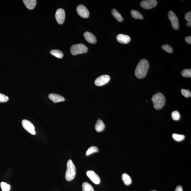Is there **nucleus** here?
I'll return each instance as SVG.
<instances>
[{
	"label": "nucleus",
	"instance_id": "f257e3e1",
	"mask_svg": "<svg viewBox=\"0 0 191 191\" xmlns=\"http://www.w3.org/2000/svg\"><path fill=\"white\" fill-rule=\"evenodd\" d=\"M149 67V64L147 60L144 59L141 60L135 69V74L136 77L139 79L145 78Z\"/></svg>",
	"mask_w": 191,
	"mask_h": 191
},
{
	"label": "nucleus",
	"instance_id": "f03ea898",
	"mask_svg": "<svg viewBox=\"0 0 191 191\" xmlns=\"http://www.w3.org/2000/svg\"><path fill=\"white\" fill-rule=\"evenodd\" d=\"M155 109L160 110L163 108L166 103V99L162 93H158L154 95L152 98Z\"/></svg>",
	"mask_w": 191,
	"mask_h": 191
},
{
	"label": "nucleus",
	"instance_id": "7ed1b4c3",
	"mask_svg": "<svg viewBox=\"0 0 191 191\" xmlns=\"http://www.w3.org/2000/svg\"><path fill=\"white\" fill-rule=\"evenodd\" d=\"M67 170L66 173L65 178L68 181L74 179L76 174V168L71 160H69L67 163Z\"/></svg>",
	"mask_w": 191,
	"mask_h": 191
},
{
	"label": "nucleus",
	"instance_id": "20e7f679",
	"mask_svg": "<svg viewBox=\"0 0 191 191\" xmlns=\"http://www.w3.org/2000/svg\"><path fill=\"white\" fill-rule=\"evenodd\" d=\"M88 48L82 44L74 45L71 47V52L73 55H76L79 54H82L87 52Z\"/></svg>",
	"mask_w": 191,
	"mask_h": 191
},
{
	"label": "nucleus",
	"instance_id": "39448f33",
	"mask_svg": "<svg viewBox=\"0 0 191 191\" xmlns=\"http://www.w3.org/2000/svg\"><path fill=\"white\" fill-rule=\"evenodd\" d=\"M168 17L171 22L172 28L174 30H178L179 28V20L177 16L172 11L168 12Z\"/></svg>",
	"mask_w": 191,
	"mask_h": 191
},
{
	"label": "nucleus",
	"instance_id": "423d86ee",
	"mask_svg": "<svg viewBox=\"0 0 191 191\" xmlns=\"http://www.w3.org/2000/svg\"><path fill=\"white\" fill-rule=\"evenodd\" d=\"M22 125L24 129L32 135L36 134L34 125L32 122L27 120H23L22 122Z\"/></svg>",
	"mask_w": 191,
	"mask_h": 191
},
{
	"label": "nucleus",
	"instance_id": "0eeeda50",
	"mask_svg": "<svg viewBox=\"0 0 191 191\" xmlns=\"http://www.w3.org/2000/svg\"><path fill=\"white\" fill-rule=\"evenodd\" d=\"M157 2L155 0H146L141 1L140 5L145 9H150L154 8L157 5Z\"/></svg>",
	"mask_w": 191,
	"mask_h": 191
},
{
	"label": "nucleus",
	"instance_id": "6e6552de",
	"mask_svg": "<svg viewBox=\"0 0 191 191\" xmlns=\"http://www.w3.org/2000/svg\"><path fill=\"white\" fill-rule=\"evenodd\" d=\"M111 79L109 76L107 75H102L97 78L95 80V84L97 86H102L107 84Z\"/></svg>",
	"mask_w": 191,
	"mask_h": 191
},
{
	"label": "nucleus",
	"instance_id": "1a4fd4ad",
	"mask_svg": "<svg viewBox=\"0 0 191 191\" xmlns=\"http://www.w3.org/2000/svg\"><path fill=\"white\" fill-rule=\"evenodd\" d=\"M65 13L63 9H59L57 10L55 18L57 22L60 25L63 24L65 21Z\"/></svg>",
	"mask_w": 191,
	"mask_h": 191
},
{
	"label": "nucleus",
	"instance_id": "9d476101",
	"mask_svg": "<svg viewBox=\"0 0 191 191\" xmlns=\"http://www.w3.org/2000/svg\"><path fill=\"white\" fill-rule=\"evenodd\" d=\"M77 11L80 17L83 18H87L89 16V12L87 8L82 5H79L77 8Z\"/></svg>",
	"mask_w": 191,
	"mask_h": 191
},
{
	"label": "nucleus",
	"instance_id": "9b49d317",
	"mask_svg": "<svg viewBox=\"0 0 191 191\" xmlns=\"http://www.w3.org/2000/svg\"><path fill=\"white\" fill-rule=\"evenodd\" d=\"M86 175L95 184H98L100 183L101 180L100 177L98 174L95 173L93 171H88L86 172Z\"/></svg>",
	"mask_w": 191,
	"mask_h": 191
},
{
	"label": "nucleus",
	"instance_id": "f8f14e48",
	"mask_svg": "<svg viewBox=\"0 0 191 191\" xmlns=\"http://www.w3.org/2000/svg\"><path fill=\"white\" fill-rule=\"evenodd\" d=\"M117 40L119 43L122 44H127L131 40V38L126 35L119 34L117 36Z\"/></svg>",
	"mask_w": 191,
	"mask_h": 191
},
{
	"label": "nucleus",
	"instance_id": "ddd939ff",
	"mask_svg": "<svg viewBox=\"0 0 191 191\" xmlns=\"http://www.w3.org/2000/svg\"><path fill=\"white\" fill-rule=\"evenodd\" d=\"M84 36L85 40L88 43L92 44L96 43L97 39L95 36L93 34L88 32H86L84 34Z\"/></svg>",
	"mask_w": 191,
	"mask_h": 191
},
{
	"label": "nucleus",
	"instance_id": "4468645a",
	"mask_svg": "<svg viewBox=\"0 0 191 191\" xmlns=\"http://www.w3.org/2000/svg\"><path fill=\"white\" fill-rule=\"evenodd\" d=\"M49 97L50 99L54 103H58L60 102H63L65 101V99L64 97L62 96V95L54 93H51L49 95Z\"/></svg>",
	"mask_w": 191,
	"mask_h": 191
},
{
	"label": "nucleus",
	"instance_id": "2eb2a0df",
	"mask_svg": "<svg viewBox=\"0 0 191 191\" xmlns=\"http://www.w3.org/2000/svg\"><path fill=\"white\" fill-rule=\"evenodd\" d=\"M23 1L26 7L29 10L33 9L36 5V0H23Z\"/></svg>",
	"mask_w": 191,
	"mask_h": 191
},
{
	"label": "nucleus",
	"instance_id": "dca6fc26",
	"mask_svg": "<svg viewBox=\"0 0 191 191\" xmlns=\"http://www.w3.org/2000/svg\"><path fill=\"white\" fill-rule=\"evenodd\" d=\"M105 125L104 124L103 122L100 120L99 118L98 120H97L96 123L95 125V130L97 132L100 133L104 131L105 128Z\"/></svg>",
	"mask_w": 191,
	"mask_h": 191
},
{
	"label": "nucleus",
	"instance_id": "f3484780",
	"mask_svg": "<svg viewBox=\"0 0 191 191\" xmlns=\"http://www.w3.org/2000/svg\"><path fill=\"white\" fill-rule=\"evenodd\" d=\"M112 13L113 17L119 22H122L123 21V18L121 15L120 13L117 12L115 9H114L112 10Z\"/></svg>",
	"mask_w": 191,
	"mask_h": 191
},
{
	"label": "nucleus",
	"instance_id": "a211bd4d",
	"mask_svg": "<svg viewBox=\"0 0 191 191\" xmlns=\"http://www.w3.org/2000/svg\"><path fill=\"white\" fill-rule=\"evenodd\" d=\"M122 179L125 184L127 185H130L132 182L131 177L128 174L125 173L122 174Z\"/></svg>",
	"mask_w": 191,
	"mask_h": 191
},
{
	"label": "nucleus",
	"instance_id": "6ab92c4d",
	"mask_svg": "<svg viewBox=\"0 0 191 191\" xmlns=\"http://www.w3.org/2000/svg\"><path fill=\"white\" fill-rule=\"evenodd\" d=\"M131 15L134 19L142 20L143 17L142 14L138 11L135 10H132L131 11Z\"/></svg>",
	"mask_w": 191,
	"mask_h": 191
},
{
	"label": "nucleus",
	"instance_id": "aec40b11",
	"mask_svg": "<svg viewBox=\"0 0 191 191\" xmlns=\"http://www.w3.org/2000/svg\"><path fill=\"white\" fill-rule=\"evenodd\" d=\"M50 54L58 58H62L63 56V53L62 51L58 50H51Z\"/></svg>",
	"mask_w": 191,
	"mask_h": 191
},
{
	"label": "nucleus",
	"instance_id": "412c9836",
	"mask_svg": "<svg viewBox=\"0 0 191 191\" xmlns=\"http://www.w3.org/2000/svg\"><path fill=\"white\" fill-rule=\"evenodd\" d=\"M82 190L83 191H94L92 186L87 182L82 184Z\"/></svg>",
	"mask_w": 191,
	"mask_h": 191
},
{
	"label": "nucleus",
	"instance_id": "4be33fe9",
	"mask_svg": "<svg viewBox=\"0 0 191 191\" xmlns=\"http://www.w3.org/2000/svg\"><path fill=\"white\" fill-rule=\"evenodd\" d=\"M98 151L99 150L98 148H97L96 147H91L88 149L87 151H86V156H89L91 155V154L97 153V152H98Z\"/></svg>",
	"mask_w": 191,
	"mask_h": 191
},
{
	"label": "nucleus",
	"instance_id": "5701e85b",
	"mask_svg": "<svg viewBox=\"0 0 191 191\" xmlns=\"http://www.w3.org/2000/svg\"><path fill=\"white\" fill-rule=\"evenodd\" d=\"M173 139L174 140L180 142L184 140L185 139V136L184 135H179L176 133H174L172 135Z\"/></svg>",
	"mask_w": 191,
	"mask_h": 191
},
{
	"label": "nucleus",
	"instance_id": "b1692460",
	"mask_svg": "<svg viewBox=\"0 0 191 191\" xmlns=\"http://www.w3.org/2000/svg\"><path fill=\"white\" fill-rule=\"evenodd\" d=\"M181 74L182 76L187 78H191V69H185L182 71Z\"/></svg>",
	"mask_w": 191,
	"mask_h": 191
},
{
	"label": "nucleus",
	"instance_id": "393cba45",
	"mask_svg": "<svg viewBox=\"0 0 191 191\" xmlns=\"http://www.w3.org/2000/svg\"><path fill=\"white\" fill-rule=\"evenodd\" d=\"M1 188L2 191H9L10 188V185L4 182L1 183Z\"/></svg>",
	"mask_w": 191,
	"mask_h": 191
},
{
	"label": "nucleus",
	"instance_id": "a878e982",
	"mask_svg": "<svg viewBox=\"0 0 191 191\" xmlns=\"http://www.w3.org/2000/svg\"><path fill=\"white\" fill-rule=\"evenodd\" d=\"M172 118L174 120L177 121L180 119V114L179 112L174 111L172 112L171 114Z\"/></svg>",
	"mask_w": 191,
	"mask_h": 191
},
{
	"label": "nucleus",
	"instance_id": "bb28decb",
	"mask_svg": "<svg viewBox=\"0 0 191 191\" xmlns=\"http://www.w3.org/2000/svg\"><path fill=\"white\" fill-rule=\"evenodd\" d=\"M181 91L182 95L184 97L186 98L191 97V93L189 90L182 89L181 90Z\"/></svg>",
	"mask_w": 191,
	"mask_h": 191
},
{
	"label": "nucleus",
	"instance_id": "cd10ccee",
	"mask_svg": "<svg viewBox=\"0 0 191 191\" xmlns=\"http://www.w3.org/2000/svg\"><path fill=\"white\" fill-rule=\"evenodd\" d=\"M162 48L167 52L171 53L173 51V49L170 45L168 44L163 45L162 47Z\"/></svg>",
	"mask_w": 191,
	"mask_h": 191
},
{
	"label": "nucleus",
	"instance_id": "c85d7f7f",
	"mask_svg": "<svg viewBox=\"0 0 191 191\" xmlns=\"http://www.w3.org/2000/svg\"><path fill=\"white\" fill-rule=\"evenodd\" d=\"M9 100V97L4 95L0 93V103H6Z\"/></svg>",
	"mask_w": 191,
	"mask_h": 191
},
{
	"label": "nucleus",
	"instance_id": "c756f323",
	"mask_svg": "<svg viewBox=\"0 0 191 191\" xmlns=\"http://www.w3.org/2000/svg\"><path fill=\"white\" fill-rule=\"evenodd\" d=\"M185 19L188 22H191V12L186 13L185 15Z\"/></svg>",
	"mask_w": 191,
	"mask_h": 191
},
{
	"label": "nucleus",
	"instance_id": "7c9ffc66",
	"mask_svg": "<svg viewBox=\"0 0 191 191\" xmlns=\"http://www.w3.org/2000/svg\"><path fill=\"white\" fill-rule=\"evenodd\" d=\"M185 40L187 43L191 44V36H187L185 38Z\"/></svg>",
	"mask_w": 191,
	"mask_h": 191
},
{
	"label": "nucleus",
	"instance_id": "2f4dec72",
	"mask_svg": "<svg viewBox=\"0 0 191 191\" xmlns=\"http://www.w3.org/2000/svg\"><path fill=\"white\" fill-rule=\"evenodd\" d=\"M175 191H183V189L182 186L179 185L176 188Z\"/></svg>",
	"mask_w": 191,
	"mask_h": 191
},
{
	"label": "nucleus",
	"instance_id": "473e14b6",
	"mask_svg": "<svg viewBox=\"0 0 191 191\" xmlns=\"http://www.w3.org/2000/svg\"><path fill=\"white\" fill-rule=\"evenodd\" d=\"M186 25L187 26L191 27V22H187V23H186Z\"/></svg>",
	"mask_w": 191,
	"mask_h": 191
},
{
	"label": "nucleus",
	"instance_id": "72a5a7b5",
	"mask_svg": "<svg viewBox=\"0 0 191 191\" xmlns=\"http://www.w3.org/2000/svg\"><path fill=\"white\" fill-rule=\"evenodd\" d=\"M156 191V190H153V191Z\"/></svg>",
	"mask_w": 191,
	"mask_h": 191
}]
</instances>
